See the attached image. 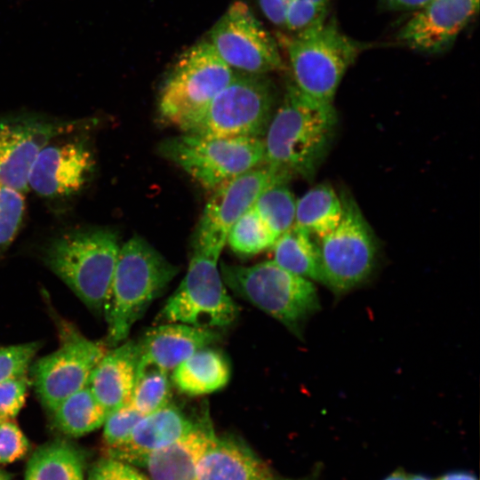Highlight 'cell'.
Instances as JSON below:
<instances>
[{"mask_svg": "<svg viewBox=\"0 0 480 480\" xmlns=\"http://www.w3.org/2000/svg\"><path fill=\"white\" fill-rule=\"evenodd\" d=\"M58 329L59 347L30 367L36 393L49 412L87 386L93 368L108 350L104 343L87 339L63 320H59Z\"/></svg>", "mask_w": 480, "mask_h": 480, "instance_id": "cell-11", "label": "cell"}, {"mask_svg": "<svg viewBox=\"0 0 480 480\" xmlns=\"http://www.w3.org/2000/svg\"><path fill=\"white\" fill-rule=\"evenodd\" d=\"M274 94L264 75L235 74L185 133L205 138L259 137L272 116Z\"/></svg>", "mask_w": 480, "mask_h": 480, "instance_id": "cell-9", "label": "cell"}, {"mask_svg": "<svg viewBox=\"0 0 480 480\" xmlns=\"http://www.w3.org/2000/svg\"><path fill=\"white\" fill-rule=\"evenodd\" d=\"M409 480H431V479L428 478L427 476L415 475L412 476H409Z\"/></svg>", "mask_w": 480, "mask_h": 480, "instance_id": "cell-41", "label": "cell"}, {"mask_svg": "<svg viewBox=\"0 0 480 480\" xmlns=\"http://www.w3.org/2000/svg\"><path fill=\"white\" fill-rule=\"evenodd\" d=\"M260 7L269 21L284 26L286 12L291 0H258Z\"/></svg>", "mask_w": 480, "mask_h": 480, "instance_id": "cell-37", "label": "cell"}, {"mask_svg": "<svg viewBox=\"0 0 480 480\" xmlns=\"http://www.w3.org/2000/svg\"><path fill=\"white\" fill-rule=\"evenodd\" d=\"M51 413L54 427L73 437L99 428L108 415L87 386L61 401Z\"/></svg>", "mask_w": 480, "mask_h": 480, "instance_id": "cell-25", "label": "cell"}, {"mask_svg": "<svg viewBox=\"0 0 480 480\" xmlns=\"http://www.w3.org/2000/svg\"><path fill=\"white\" fill-rule=\"evenodd\" d=\"M171 396L168 372L152 364H138L129 403L146 415L169 404Z\"/></svg>", "mask_w": 480, "mask_h": 480, "instance_id": "cell-27", "label": "cell"}, {"mask_svg": "<svg viewBox=\"0 0 480 480\" xmlns=\"http://www.w3.org/2000/svg\"><path fill=\"white\" fill-rule=\"evenodd\" d=\"M216 437L208 417L172 444L151 453L144 461L149 480H196L197 462Z\"/></svg>", "mask_w": 480, "mask_h": 480, "instance_id": "cell-21", "label": "cell"}, {"mask_svg": "<svg viewBox=\"0 0 480 480\" xmlns=\"http://www.w3.org/2000/svg\"><path fill=\"white\" fill-rule=\"evenodd\" d=\"M252 207L276 239L294 225L296 199L285 184L265 189Z\"/></svg>", "mask_w": 480, "mask_h": 480, "instance_id": "cell-28", "label": "cell"}, {"mask_svg": "<svg viewBox=\"0 0 480 480\" xmlns=\"http://www.w3.org/2000/svg\"><path fill=\"white\" fill-rule=\"evenodd\" d=\"M276 238L253 207L245 212L230 228L227 243L233 252L252 256L273 246Z\"/></svg>", "mask_w": 480, "mask_h": 480, "instance_id": "cell-29", "label": "cell"}, {"mask_svg": "<svg viewBox=\"0 0 480 480\" xmlns=\"http://www.w3.org/2000/svg\"><path fill=\"white\" fill-rule=\"evenodd\" d=\"M0 480H9V475L0 470Z\"/></svg>", "mask_w": 480, "mask_h": 480, "instance_id": "cell-42", "label": "cell"}, {"mask_svg": "<svg viewBox=\"0 0 480 480\" xmlns=\"http://www.w3.org/2000/svg\"><path fill=\"white\" fill-rule=\"evenodd\" d=\"M160 152L210 190L264 161L263 140L259 137L205 138L185 133L164 141Z\"/></svg>", "mask_w": 480, "mask_h": 480, "instance_id": "cell-7", "label": "cell"}, {"mask_svg": "<svg viewBox=\"0 0 480 480\" xmlns=\"http://www.w3.org/2000/svg\"><path fill=\"white\" fill-rule=\"evenodd\" d=\"M196 480H276L270 467L244 442L217 436L200 457Z\"/></svg>", "mask_w": 480, "mask_h": 480, "instance_id": "cell-20", "label": "cell"}, {"mask_svg": "<svg viewBox=\"0 0 480 480\" xmlns=\"http://www.w3.org/2000/svg\"><path fill=\"white\" fill-rule=\"evenodd\" d=\"M342 216L336 228L318 238L320 281L335 294L363 283L376 260V243L371 227L350 195L342 192Z\"/></svg>", "mask_w": 480, "mask_h": 480, "instance_id": "cell-8", "label": "cell"}, {"mask_svg": "<svg viewBox=\"0 0 480 480\" xmlns=\"http://www.w3.org/2000/svg\"><path fill=\"white\" fill-rule=\"evenodd\" d=\"M196 423L180 408L169 404L144 415L122 445L106 449V456L134 467H142L151 453L184 436L193 429Z\"/></svg>", "mask_w": 480, "mask_h": 480, "instance_id": "cell-17", "label": "cell"}, {"mask_svg": "<svg viewBox=\"0 0 480 480\" xmlns=\"http://www.w3.org/2000/svg\"><path fill=\"white\" fill-rule=\"evenodd\" d=\"M88 480H149L136 467L105 456L92 467Z\"/></svg>", "mask_w": 480, "mask_h": 480, "instance_id": "cell-35", "label": "cell"}, {"mask_svg": "<svg viewBox=\"0 0 480 480\" xmlns=\"http://www.w3.org/2000/svg\"><path fill=\"white\" fill-rule=\"evenodd\" d=\"M28 388L27 376L0 382V418L12 420L22 409Z\"/></svg>", "mask_w": 480, "mask_h": 480, "instance_id": "cell-36", "label": "cell"}, {"mask_svg": "<svg viewBox=\"0 0 480 480\" xmlns=\"http://www.w3.org/2000/svg\"><path fill=\"white\" fill-rule=\"evenodd\" d=\"M210 44L230 68L243 73L265 75L284 68L276 42L241 1L212 27Z\"/></svg>", "mask_w": 480, "mask_h": 480, "instance_id": "cell-13", "label": "cell"}, {"mask_svg": "<svg viewBox=\"0 0 480 480\" xmlns=\"http://www.w3.org/2000/svg\"><path fill=\"white\" fill-rule=\"evenodd\" d=\"M84 466L80 448L65 440H53L33 452L24 480H84Z\"/></svg>", "mask_w": 480, "mask_h": 480, "instance_id": "cell-23", "label": "cell"}, {"mask_svg": "<svg viewBox=\"0 0 480 480\" xmlns=\"http://www.w3.org/2000/svg\"><path fill=\"white\" fill-rule=\"evenodd\" d=\"M178 271L140 236H132L120 247L103 309L109 345L125 341L133 324Z\"/></svg>", "mask_w": 480, "mask_h": 480, "instance_id": "cell-2", "label": "cell"}, {"mask_svg": "<svg viewBox=\"0 0 480 480\" xmlns=\"http://www.w3.org/2000/svg\"><path fill=\"white\" fill-rule=\"evenodd\" d=\"M274 261L301 277L320 281L319 254L307 231L292 226L277 237L273 246Z\"/></svg>", "mask_w": 480, "mask_h": 480, "instance_id": "cell-26", "label": "cell"}, {"mask_svg": "<svg viewBox=\"0 0 480 480\" xmlns=\"http://www.w3.org/2000/svg\"><path fill=\"white\" fill-rule=\"evenodd\" d=\"M26 209L22 192L0 183V256L15 239Z\"/></svg>", "mask_w": 480, "mask_h": 480, "instance_id": "cell-30", "label": "cell"}, {"mask_svg": "<svg viewBox=\"0 0 480 480\" xmlns=\"http://www.w3.org/2000/svg\"><path fill=\"white\" fill-rule=\"evenodd\" d=\"M143 416L129 402L108 412L103 423L105 448L111 449L122 445Z\"/></svg>", "mask_w": 480, "mask_h": 480, "instance_id": "cell-31", "label": "cell"}, {"mask_svg": "<svg viewBox=\"0 0 480 480\" xmlns=\"http://www.w3.org/2000/svg\"><path fill=\"white\" fill-rule=\"evenodd\" d=\"M139 359L138 342L128 340L108 350L93 368L87 387L108 413L129 402Z\"/></svg>", "mask_w": 480, "mask_h": 480, "instance_id": "cell-19", "label": "cell"}, {"mask_svg": "<svg viewBox=\"0 0 480 480\" xmlns=\"http://www.w3.org/2000/svg\"><path fill=\"white\" fill-rule=\"evenodd\" d=\"M431 0H380L381 6L389 11L416 12Z\"/></svg>", "mask_w": 480, "mask_h": 480, "instance_id": "cell-38", "label": "cell"}, {"mask_svg": "<svg viewBox=\"0 0 480 480\" xmlns=\"http://www.w3.org/2000/svg\"><path fill=\"white\" fill-rule=\"evenodd\" d=\"M234 75L210 43L193 45L179 58L163 84L158 102L162 119L188 132Z\"/></svg>", "mask_w": 480, "mask_h": 480, "instance_id": "cell-6", "label": "cell"}, {"mask_svg": "<svg viewBox=\"0 0 480 480\" xmlns=\"http://www.w3.org/2000/svg\"><path fill=\"white\" fill-rule=\"evenodd\" d=\"M478 7L479 0H431L405 22L396 39L417 52H444L476 14Z\"/></svg>", "mask_w": 480, "mask_h": 480, "instance_id": "cell-16", "label": "cell"}, {"mask_svg": "<svg viewBox=\"0 0 480 480\" xmlns=\"http://www.w3.org/2000/svg\"><path fill=\"white\" fill-rule=\"evenodd\" d=\"M220 272L226 286L298 336L305 321L320 308L312 282L274 260L249 267L221 264Z\"/></svg>", "mask_w": 480, "mask_h": 480, "instance_id": "cell-5", "label": "cell"}, {"mask_svg": "<svg viewBox=\"0 0 480 480\" xmlns=\"http://www.w3.org/2000/svg\"><path fill=\"white\" fill-rule=\"evenodd\" d=\"M284 38L294 87L304 96L333 104L337 89L364 45L345 35L336 22L319 19Z\"/></svg>", "mask_w": 480, "mask_h": 480, "instance_id": "cell-3", "label": "cell"}, {"mask_svg": "<svg viewBox=\"0 0 480 480\" xmlns=\"http://www.w3.org/2000/svg\"><path fill=\"white\" fill-rule=\"evenodd\" d=\"M437 480H478L473 474L466 471H453L447 473Z\"/></svg>", "mask_w": 480, "mask_h": 480, "instance_id": "cell-39", "label": "cell"}, {"mask_svg": "<svg viewBox=\"0 0 480 480\" xmlns=\"http://www.w3.org/2000/svg\"><path fill=\"white\" fill-rule=\"evenodd\" d=\"M2 420H2V419L0 418V422H1Z\"/></svg>", "mask_w": 480, "mask_h": 480, "instance_id": "cell-44", "label": "cell"}, {"mask_svg": "<svg viewBox=\"0 0 480 480\" xmlns=\"http://www.w3.org/2000/svg\"><path fill=\"white\" fill-rule=\"evenodd\" d=\"M29 443L20 427L11 420L0 422V464L12 463L28 452Z\"/></svg>", "mask_w": 480, "mask_h": 480, "instance_id": "cell-34", "label": "cell"}, {"mask_svg": "<svg viewBox=\"0 0 480 480\" xmlns=\"http://www.w3.org/2000/svg\"><path fill=\"white\" fill-rule=\"evenodd\" d=\"M120 246L105 228L74 229L47 246L46 266L93 312L103 313Z\"/></svg>", "mask_w": 480, "mask_h": 480, "instance_id": "cell-4", "label": "cell"}, {"mask_svg": "<svg viewBox=\"0 0 480 480\" xmlns=\"http://www.w3.org/2000/svg\"><path fill=\"white\" fill-rule=\"evenodd\" d=\"M384 480H409V476L404 471L397 470L388 476Z\"/></svg>", "mask_w": 480, "mask_h": 480, "instance_id": "cell-40", "label": "cell"}, {"mask_svg": "<svg viewBox=\"0 0 480 480\" xmlns=\"http://www.w3.org/2000/svg\"><path fill=\"white\" fill-rule=\"evenodd\" d=\"M220 256L194 249L186 275L157 319L212 328L230 324L239 309L218 268Z\"/></svg>", "mask_w": 480, "mask_h": 480, "instance_id": "cell-10", "label": "cell"}, {"mask_svg": "<svg viewBox=\"0 0 480 480\" xmlns=\"http://www.w3.org/2000/svg\"><path fill=\"white\" fill-rule=\"evenodd\" d=\"M230 378V366L222 353L209 347L198 349L172 372L175 388L187 396H201L223 388Z\"/></svg>", "mask_w": 480, "mask_h": 480, "instance_id": "cell-22", "label": "cell"}, {"mask_svg": "<svg viewBox=\"0 0 480 480\" xmlns=\"http://www.w3.org/2000/svg\"><path fill=\"white\" fill-rule=\"evenodd\" d=\"M289 175L266 164L254 167L214 189L198 223L194 249L220 256L232 225L260 195L276 184H286Z\"/></svg>", "mask_w": 480, "mask_h": 480, "instance_id": "cell-12", "label": "cell"}, {"mask_svg": "<svg viewBox=\"0 0 480 480\" xmlns=\"http://www.w3.org/2000/svg\"><path fill=\"white\" fill-rule=\"evenodd\" d=\"M342 211L341 198L333 188L319 184L296 200L294 226L321 238L336 228Z\"/></svg>", "mask_w": 480, "mask_h": 480, "instance_id": "cell-24", "label": "cell"}, {"mask_svg": "<svg viewBox=\"0 0 480 480\" xmlns=\"http://www.w3.org/2000/svg\"><path fill=\"white\" fill-rule=\"evenodd\" d=\"M330 0H291L284 28L291 32L301 30L327 15Z\"/></svg>", "mask_w": 480, "mask_h": 480, "instance_id": "cell-33", "label": "cell"}, {"mask_svg": "<svg viewBox=\"0 0 480 480\" xmlns=\"http://www.w3.org/2000/svg\"><path fill=\"white\" fill-rule=\"evenodd\" d=\"M333 104L315 101L289 84L263 140V164L290 177L312 180L333 138Z\"/></svg>", "mask_w": 480, "mask_h": 480, "instance_id": "cell-1", "label": "cell"}, {"mask_svg": "<svg viewBox=\"0 0 480 480\" xmlns=\"http://www.w3.org/2000/svg\"><path fill=\"white\" fill-rule=\"evenodd\" d=\"M217 339L218 333L212 328L164 323L149 329L138 342L139 364H152L168 372Z\"/></svg>", "mask_w": 480, "mask_h": 480, "instance_id": "cell-18", "label": "cell"}, {"mask_svg": "<svg viewBox=\"0 0 480 480\" xmlns=\"http://www.w3.org/2000/svg\"><path fill=\"white\" fill-rule=\"evenodd\" d=\"M59 137V136H58ZM95 157L85 138H55L36 156L28 175V188L48 198L80 192L92 180Z\"/></svg>", "mask_w": 480, "mask_h": 480, "instance_id": "cell-15", "label": "cell"}, {"mask_svg": "<svg viewBox=\"0 0 480 480\" xmlns=\"http://www.w3.org/2000/svg\"><path fill=\"white\" fill-rule=\"evenodd\" d=\"M276 480H308V479H291V478H276Z\"/></svg>", "mask_w": 480, "mask_h": 480, "instance_id": "cell-43", "label": "cell"}, {"mask_svg": "<svg viewBox=\"0 0 480 480\" xmlns=\"http://www.w3.org/2000/svg\"><path fill=\"white\" fill-rule=\"evenodd\" d=\"M37 341L0 348V382L27 376L39 350Z\"/></svg>", "mask_w": 480, "mask_h": 480, "instance_id": "cell-32", "label": "cell"}, {"mask_svg": "<svg viewBox=\"0 0 480 480\" xmlns=\"http://www.w3.org/2000/svg\"><path fill=\"white\" fill-rule=\"evenodd\" d=\"M75 124L28 114L1 117L0 183L27 191L38 153L52 139L72 131Z\"/></svg>", "mask_w": 480, "mask_h": 480, "instance_id": "cell-14", "label": "cell"}]
</instances>
